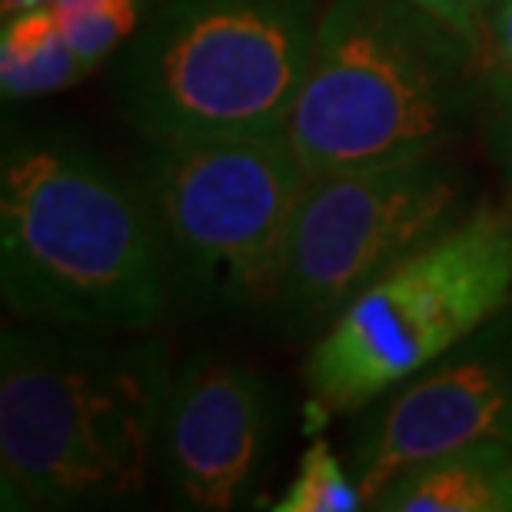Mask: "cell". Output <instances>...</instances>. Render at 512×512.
Masks as SVG:
<instances>
[{"label":"cell","mask_w":512,"mask_h":512,"mask_svg":"<svg viewBox=\"0 0 512 512\" xmlns=\"http://www.w3.org/2000/svg\"><path fill=\"white\" fill-rule=\"evenodd\" d=\"M133 180L173 293L203 313H276L310 180L283 137L147 140Z\"/></svg>","instance_id":"5"},{"label":"cell","mask_w":512,"mask_h":512,"mask_svg":"<svg viewBox=\"0 0 512 512\" xmlns=\"http://www.w3.org/2000/svg\"><path fill=\"white\" fill-rule=\"evenodd\" d=\"M512 296V210L476 207L406 256L316 336L303 376L326 413H363Z\"/></svg>","instance_id":"6"},{"label":"cell","mask_w":512,"mask_h":512,"mask_svg":"<svg viewBox=\"0 0 512 512\" xmlns=\"http://www.w3.org/2000/svg\"><path fill=\"white\" fill-rule=\"evenodd\" d=\"M476 183L446 150L310 173L296 207L276 313L320 336L356 293L463 223Z\"/></svg>","instance_id":"7"},{"label":"cell","mask_w":512,"mask_h":512,"mask_svg":"<svg viewBox=\"0 0 512 512\" xmlns=\"http://www.w3.org/2000/svg\"><path fill=\"white\" fill-rule=\"evenodd\" d=\"M40 4H50V0H0V10H4V17H14L20 10H30Z\"/></svg>","instance_id":"17"},{"label":"cell","mask_w":512,"mask_h":512,"mask_svg":"<svg viewBox=\"0 0 512 512\" xmlns=\"http://www.w3.org/2000/svg\"><path fill=\"white\" fill-rule=\"evenodd\" d=\"M326 0H153L114 57V104L147 140L283 137Z\"/></svg>","instance_id":"4"},{"label":"cell","mask_w":512,"mask_h":512,"mask_svg":"<svg viewBox=\"0 0 512 512\" xmlns=\"http://www.w3.org/2000/svg\"><path fill=\"white\" fill-rule=\"evenodd\" d=\"M489 100H493V117H489V150L496 157V167L503 173V187L512 200V80L489 70Z\"/></svg>","instance_id":"14"},{"label":"cell","mask_w":512,"mask_h":512,"mask_svg":"<svg viewBox=\"0 0 512 512\" xmlns=\"http://www.w3.org/2000/svg\"><path fill=\"white\" fill-rule=\"evenodd\" d=\"M173 380L160 336L20 320L0 336L4 509L147 506Z\"/></svg>","instance_id":"1"},{"label":"cell","mask_w":512,"mask_h":512,"mask_svg":"<svg viewBox=\"0 0 512 512\" xmlns=\"http://www.w3.org/2000/svg\"><path fill=\"white\" fill-rule=\"evenodd\" d=\"M419 7H426L429 14H436L439 20H446L449 27H456L459 34L469 37L479 50L489 54L486 44V20L493 0H416Z\"/></svg>","instance_id":"15"},{"label":"cell","mask_w":512,"mask_h":512,"mask_svg":"<svg viewBox=\"0 0 512 512\" xmlns=\"http://www.w3.org/2000/svg\"><path fill=\"white\" fill-rule=\"evenodd\" d=\"M87 80L74 50L64 44L50 4L4 17L0 27V90L4 100H37Z\"/></svg>","instance_id":"11"},{"label":"cell","mask_w":512,"mask_h":512,"mask_svg":"<svg viewBox=\"0 0 512 512\" xmlns=\"http://www.w3.org/2000/svg\"><path fill=\"white\" fill-rule=\"evenodd\" d=\"M276 429L273 386L227 353H193L173 370L160 423V479L180 509L230 512L260 486Z\"/></svg>","instance_id":"9"},{"label":"cell","mask_w":512,"mask_h":512,"mask_svg":"<svg viewBox=\"0 0 512 512\" xmlns=\"http://www.w3.org/2000/svg\"><path fill=\"white\" fill-rule=\"evenodd\" d=\"M486 44L493 67L512 80V0H493L486 20Z\"/></svg>","instance_id":"16"},{"label":"cell","mask_w":512,"mask_h":512,"mask_svg":"<svg viewBox=\"0 0 512 512\" xmlns=\"http://www.w3.org/2000/svg\"><path fill=\"white\" fill-rule=\"evenodd\" d=\"M276 512H356L366 509V496L353 469L333 453L330 443L316 439L303 449L293 483L273 503Z\"/></svg>","instance_id":"13"},{"label":"cell","mask_w":512,"mask_h":512,"mask_svg":"<svg viewBox=\"0 0 512 512\" xmlns=\"http://www.w3.org/2000/svg\"><path fill=\"white\" fill-rule=\"evenodd\" d=\"M380 512H512V446L469 443L403 469L376 493Z\"/></svg>","instance_id":"10"},{"label":"cell","mask_w":512,"mask_h":512,"mask_svg":"<svg viewBox=\"0 0 512 512\" xmlns=\"http://www.w3.org/2000/svg\"><path fill=\"white\" fill-rule=\"evenodd\" d=\"M489 70L416 0H326L283 140L306 173L439 153L473 127Z\"/></svg>","instance_id":"3"},{"label":"cell","mask_w":512,"mask_h":512,"mask_svg":"<svg viewBox=\"0 0 512 512\" xmlns=\"http://www.w3.org/2000/svg\"><path fill=\"white\" fill-rule=\"evenodd\" d=\"M469 443L512 446V296L453 350L363 409L350 469L366 509L403 469Z\"/></svg>","instance_id":"8"},{"label":"cell","mask_w":512,"mask_h":512,"mask_svg":"<svg viewBox=\"0 0 512 512\" xmlns=\"http://www.w3.org/2000/svg\"><path fill=\"white\" fill-rule=\"evenodd\" d=\"M150 4L153 0H50V10L64 44L90 77L130 44L150 14Z\"/></svg>","instance_id":"12"},{"label":"cell","mask_w":512,"mask_h":512,"mask_svg":"<svg viewBox=\"0 0 512 512\" xmlns=\"http://www.w3.org/2000/svg\"><path fill=\"white\" fill-rule=\"evenodd\" d=\"M0 286L20 320L150 333L173 290L137 180L67 130L0 153Z\"/></svg>","instance_id":"2"}]
</instances>
